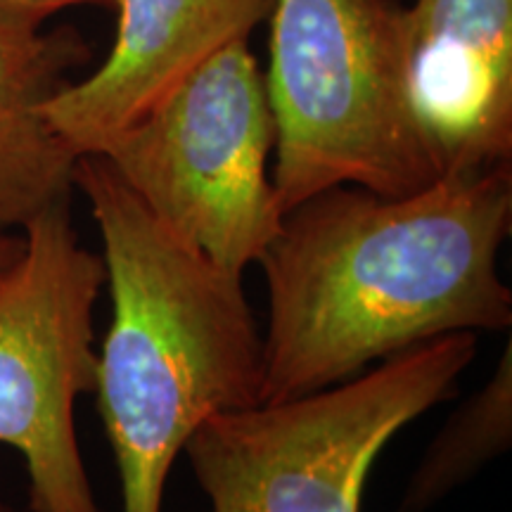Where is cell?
<instances>
[{
    "mask_svg": "<svg viewBox=\"0 0 512 512\" xmlns=\"http://www.w3.org/2000/svg\"><path fill=\"white\" fill-rule=\"evenodd\" d=\"M510 228L512 164L453 171L401 197L335 185L285 211L259 259L264 401L351 380L432 339L510 330L498 273Z\"/></svg>",
    "mask_w": 512,
    "mask_h": 512,
    "instance_id": "cell-1",
    "label": "cell"
},
{
    "mask_svg": "<svg viewBox=\"0 0 512 512\" xmlns=\"http://www.w3.org/2000/svg\"><path fill=\"white\" fill-rule=\"evenodd\" d=\"M74 188L102 240L112 320L98 351V411L121 510L164 512L171 467L209 418L264 401V332L242 275L155 219L102 155Z\"/></svg>",
    "mask_w": 512,
    "mask_h": 512,
    "instance_id": "cell-2",
    "label": "cell"
},
{
    "mask_svg": "<svg viewBox=\"0 0 512 512\" xmlns=\"http://www.w3.org/2000/svg\"><path fill=\"white\" fill-rule=\"evenodd\" d=\"M403 19L399 0H273L264 79L283 214L335 185L401 197L441 178L408 110Z\"/></svg>",
    "mask_w": 512,
    "mask_h": 512,
    "instance_id": "cell-3",
    "label": "cell"
},
{
    "mask_svg": "<svg viewBox=\"0 0 512 512\" xmlns=\"http://www.w3.org/2000/svg\"><path fill=\"white\" fill-rule=\"evenodd\" d=\"M475 356L472 332L432 339L318 392L214 415L183 453L211 512H361L380 453Z\"/></svg>",
    "mask_w": 512,
    "mask_h": 512,
    "instance_id": "cell-4",
    "label": "cell"
},
{
    "mask_svg": "<svg viewBox=\"0 0 512 512\" xmlns=\"http://www.w3.org/2000/svg\"><path fill=\"white\" fill-rule=\"evenodd\" d=\"M275 126L249 41L202 62L102 157L155 219L230 273L259 264L283 223L268 157Z\"/></svg>",
    "mask_w": 512,
    "mask_h": 512,
    "instance_id": "cell-5",
    "label": "cell"
},
{
    "mask_svg": "<svg viewBox=\"0 0 512 512\" xmlns=\"http://www.w3.org/2000/svg\"><path fill=\"white\" fill-rule=\"evenodd\" d=\"M22 230V254L0 273V444L24 460L31 512H102L74 408L98 380L93 316L105 261L79 242L69 202Z\"/></svg>",
    "mask_w": 512,
    "mask_h": 512,
    "instance_id": "cell-6",
    "label": "cell"
},
{
    "mask_svg": "<svg viewBox=\"0 0 512 512\" xmlns=\"http://www.w3.org/2000/svg\"><path fill=\"white\" fill-rule=\"evenodd\" d=\"M403 88L441 176L510 164L512 0H415Z\"/></svg>",
    "mask_w": 512,
    "mask_h": 512,
    "instance_id": "cell-7",
    "label": "cell"
},
{
    "mask_svg": "<svg viewBox=\"0 0 512 512\" xmlns=\"http://www.w3.org/2000/svg\"><path fill=\"white\" fill-rule=\"evenodd\" d=\"M112 8L110 53L46 102L50 126L76 157L100 155L211 55L249 41L273 0H112Z\"/></svg>",
    "mask_w": 512,
    "mask_h": 512,
    "instance_id": "cell-8",
    "label": "cell"
},
{
    "mask_svg": "<svg viewBox=\"0 0 512 512\" xmlns=\"http://www.w3.org/2000/svg\"><path fill=\"white\" fill-rule=\"evenodd\" d=\"M88 60L91 46L72 27L0 29V230L72 200L79 157L50 126L46 102Z\"/></svg>",
    "mask_w": 512,
    "mask_h": 512,
    "instance_id": "cell-9",
    "label": "cell"
},
{
    "mask_svg": "<svg viewBox=\"0 0 512 512\" xmlns=\"http://www.w3.org/2000/svg\"><path fill=\"white\" fill-rule=\"evenodd\" d=\"M512 444V344L494 375L448 418L415 467L396 512H427Z\"/></svg>",
    "mask_w": 512,
    "mask_h": 512,
    "instance_id": "cell-10",
    "label": "cell"
},
{
    "mask_svg": "<svg viewBox=\"0 0 512 512\" xmlns=\"http://www.w3.org/2000/svg\"><path fill=\"white\" fill-rule=\"evenodd\" d=\"M74 5L112 8V0H0V29H41L48 17Z\"/></svg>",
    "mask_w": 512,
    "mask_h": 512,
    "instance_id": "cell-11",
    "label": "cell"
},
{
    "mask_svg": "<svg viewBox=\"0 0 512 512\" xmlns=\"http://www.w3.org/2000/svg\"><path fill=\"white\" fill-rule=\"evenodd\" d=\"M22 247H24L22 235H10L5 233V230H0V273H3L8 266L15 264L17 256L22 254Z\"/></svg>",
    "mask_w": 512,
    "mask_h": 512,
    "instance_id": "cell-12",
    "label": "cell"
},
{
    "mask_svg": "<svg viewBox=\"0 0 512 512\" xmlns=\"http://www.w3.org/2000/svg\"><path fill=\"white\" fill-rule=\"evenodd\" d=\"M0 512H15V508L8 501H3V496H0Z\"/></svg>",
    "mask_w": 512,
    "mask_h": 512,
    "instance_id": "cell-13",
    "label": "cell"
}]
</instances>
